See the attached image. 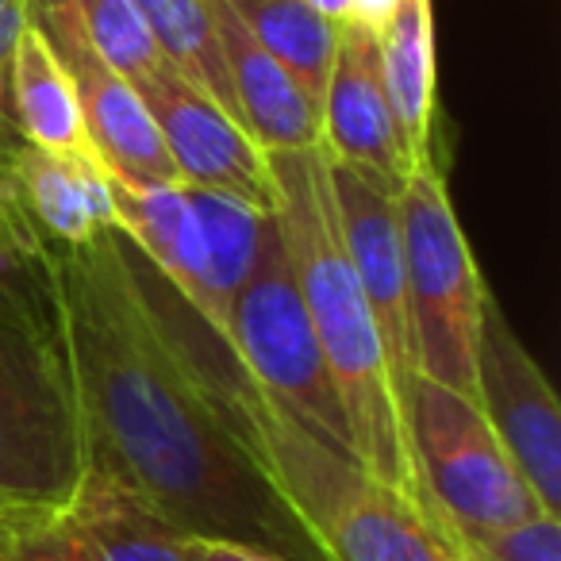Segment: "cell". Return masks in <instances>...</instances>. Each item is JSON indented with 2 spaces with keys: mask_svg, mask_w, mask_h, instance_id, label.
<instances>
[{
  "mask_svg": "<svg viewBox=\"0 0 561 561\" xmlns=\"http://www.w3.org/2000/svg\"><path fill=\"white\" fill-rule=\"evenodd\" d=\"M50 289L101 466L185 535L234 538L285 561H328L254 458L211 366L216 331L119 227L50 247Z\"/></svg>",
  "mask_w": 561,
  "mask_h": 561,
  "instance_id": "obj_1",
  "label": "cell"
},
{
  "mask_svg": "<svg viewBox=\"0 0 561 561\" xmlns=\"http://www.w3.org/2000/svg\"><path fill=\"white\" fill-rule=\"evenodd\" d=\"M265 165L273 181V216L289 250L300 300H305L316 343L328 362L331 385L351 423L354 454L377 481L423 507L389 358H385L366 293L346 257L335 193H331L328 150H277V154H265Z\"/></svg>",
  "mask_w": 561,
  "mask_h": 561,
  "instance_id": "obj_2",
  "label": "cell"
},
{
  "mask_svg": "<svg viewBox=\"0 0 561 561\" xmlns=\"http://www.w3.org/2000/svg\"><path fill=\"white\" fill-rule=\"evenodd\" d=\"M208 354L250 450L323 558L454 561L446 538L420 504L381 484L354 454L323 443L316 431L273 404L219 335H211Z\"/></svg>",
  "mask_w": 561,
  "mask_h": 561,
  "instance_id": "obj_3",
  "label": "cell"
},
{
  "mask_svg": "<svg viewBox=\"0 0 561 561\" xmlns=\"http://www.w3.org/2000/svg\"><path fill=\"white\" fill-rule=\"evenodd\" d=\"M85 427L55 305H0V500L66 504Z\"/></svg>",
  "mask_w": 561,
  "mask_h": 561,
  "instance_id": "obj_4",
  "label": "cell"
},
{
  "mask_svg": "<svg viewBox=\"0 0 561 561\" xmlns=\"http://www.w3.org/2000/svg\"><path fill=\"white\" fill-rule=\"evenodd\" d=\"M397 216L420 377L477 404V339L489 289L435 158H423L408 173Z\"/></svg>",
  "mask_w": 561,
  "mask_h": 561,
  "instance_id": "obj_5",
  "label": "cell"
},
{
  "mask_svg": "<svg viewBox=\"0 0 561 561\" xmlns=\"http://www.w3.org/2000/svg\"><path fill=\"white\" fill-rule=\"evenodd\" d=\"M227 346L273 404L285 408L308 431H316L323 443L354 454L351 423L339 404L328 362H323L312 320L300 300L297 273L280 239L277 216H270L265 224L254 265L231 300Z\"/></svg>",
  "mask_w": 561,
  "mask_h": 561,
  "instance_id": "obj_6",
  "label": "cell"
},
{
  "mask_svg": "<svg viewBox=\"0 0 561 561\" xmlns=\"http://www.w3.org/2000/svg\"><path fill=\"white\" fill-rule=\"evenodd\" d=\"M423 507L446 546L477 530H504L542 512L473 400L415 377L404 408Z\"/></svg>",
  "mask_w": 561,
  "mask_h": 561,
  "instance_id": "obj_7",
  "label": "cell"
},
{
  "mask_svg": "<svg viewBox=\"0 0 561 561\" xmlns=\"http://www.w3.org/2000/svg\"><path fill=\"white\" fill-rule=\"evenodd\" d=\"M27 24L47 39L58 66L73 81L81 124L93 154L116 181L131 185H181L178 165L165 154V142L150 119L142 96L119 78L93 39L85 35L73 0H24Z\"/></svg>",
  "mask_w": 561,
  "mask_h": 561,
  "instance_id": "obj_8",
  "label": "cell"
},
{
  "mask_svg": "<svg viewBox=\"0 0 561 561\" xmlns=\"http://www.w3.org/2000/svg\"><path fill=\"white\" fill-rule=\"evenodd\" d=\"M477 408L542 512L561 515V404L492 293L477 339Z\"/></svg>",
  "mask_w": 561,
  "mask_h": 561,
  "instance_id": "obj_9",
  "label": "cell"
},
{
  "mask_svg": "<svg viewBox=\"0 0 561 561\" xmlns=\"http://www.w3.org/2000/svg\"><path fill=\"white\" fill-rule=\"evenodd\" d=\"M331 193H335L339 227H343L346 257L354 265L366 305L374 312L377 335H381L385 358H389L392 389H397L400 412L408 408L412 385L420 377L415 366V335L412 312H408V277H404V242H400L397 193L351 165L328 154ZM408 423V420H404Z\"/></svg>",
  "mask_w": 561,
  "mask_h": 561,
  "instance_id": "obj_10",
  "label": "cell"
},
{
  "mask_svg": "<svg viewBox=\"0 0 561 561\" xmlns=\"http://www.w3.org/2000/svg\"><path fill=\"white\" fill-rule=\"evenodd\" d=\"M135 93L147 104L165 142V154L178 165L181 185L227 193L234 201L273 211V181L265 154L201 85L162 62L154 73L135 81Z\"/></svg>",
  "mask_w": 561,
  "mask_h": 561,
  "instance_id": "obj_11",
  "label": "cell"
},
{
  "mask_svg": "<svg viewBox=\"0 0 561 561\" xmlns=\"http://www.w3.org/2000/svg\"><path fill=\"white\" fill-rule=\"evenodd\" d=\"M320 147L392 193H400L408 173L420 165L408 154L385 96L377 32L354 20H343L339 27V50L320 96Z\"/></svg>",
  "mask_w": 561,
  "mask_h": 561,
  "instance_id": "obj_12",
  "label": "cell"
},
{
  "mask_svg": "<svg viewBox=\"0 0 561 561\" xmlns=\"http://www.w3.org/2000/svg\"><path fill=\"white\" fill-rule=\"evenodd\" d=\"M0 185L47 247H78L116 227L112 173L93 150H43L0 135Z\"/></svg>",
  "mask_w": 561,
  "mask_h": 561,
  "instance_id": "obj_13",
  "label": "cell"
},
{
  "mask_svg": "<svg viewBox=\"0 0 561 561\" xmlns=\"http://www.w3.org/2000/svg\"><path fill=\"white\" fill-rule=\"evenodd\" d=\"M211 4H216V35L242 131L254 139L262 154L320 147V104L242 27L227 0H211Z\"/></svg>",
  "mask_w": 561,
  "mask_h": 561,
  "instance_id": "obj_14",
  "label": "cell"
},
{
  "mask_svg": "<svg viewBox=\"0 0 561 561\" xmlns=\"http://www.w3.org/2000/svg\"><path fill=\"white\" fill-rule=\"evenodd\" d=\"M116 227L147 254V262L185 297V305L224 339L211 297L208 247L188 185H131L112 178Z\"/></svg>",
  "mask_w": 561,
  "mask_h": 561,
  "instance_id": "obj_15",
  "label": "cell"
},
{
  "mask_svg": "<svg viewBox=\"0 0 561 561\" xmlns=\"http://www.w3.org/2000/svg\"><path fill=\"white\" fill-rule=\"evenodd\" d=\"M66 512L101 561H193L185 530L101 466H85Z\"/></svg>",
  "mask_w": 561,
  "mask_h": 561,
  "instance_id": "obj_16",
  "label": "cell"
},
{
  "mask_svg": "<svg viewBox=\"0 0 561 561\" xmlns=\"http://www.w3.org/2000/svg\"><path fill=\"white\" fill-rule=\"evenodd\" d=\"M381 81L392 119L415 162L431 154L435 139V12L431 0H400L377 27Z\"/></svg>",
  "mask_w": 561,
  "mask_h": 561,
  "instance_id": "obj_17",
  "label": "cell"
},
{
  "mask_svg": "<svg viewBox=\"0 0 561 561\" xmlns=\"http://www.w3.org/2000/svg\"><path fill=\"white\" fill-rule=\"evenodd\" d=\"M4 89H12V124L16 135L43 150H93L81 124L78 93L55 50L32 24L20 32L4 66Z\"/></svg>",
  "mask_w": 561,
  "mask_h": 561,
  "instance_id": "obj_18",
  "label": "cell"
},
{
  "mask_svg": "<svg viewBox=\"0 0 561 561\" xmlns=\"http://www.w3.org/2000/svg\"><path fill=\"white\" fill-rule=\"evenodd\" d=\"M227 4L242 20V27L320 104L343 24L320 16L305 0H227Z\"/></svg>",
  "mask_w": 561,
  "mask_h": 561,
  "instance_id": "obj_19",
  "label": "cell"
},
{
  "mask_svg": "<svg viewBox=\"0 0 561 561\" xmlns=\"http://www.w3.org/2000/svg\"><path fill=\"white\" fill-rule=\"evenodd\" d=\"M135 9L147 20L158 55L178 73H185L193 85H201L239 124L231 78H227V62L216 35V4L211 0H135Z\"/></svg>",
  "mask_w": 561,
  "mask_h": 561,
  "instance_id": "obj_20",
  "label": "cell"
},
{
  "mask_svg": "<svg viewBox=\"0 0 561 561\" xmlns=\"http://www.w3.org/2000/svg\"><path fill=\"white\" fill-rule=\"evenodd\" d=\"M188 196H193L196 219H201L204 247H208L211 297H216L219 328H224L227 343V312H231L234 293L242 289V280H247L250 265H254L265 224H270L273 211H262L227 193H208V188L193 185H188Z\"/></svg>",
  "mask_w": 561,
  "mask_h": 561,
  "instance_id": "obj_21",
  "label": "cell"
},
{
  "mask_svg": "<svg viewBox=\"0 0 561 561\" xmlns=\"http://www.w3.org/2000/svg\"><path fill=\"white\" fill-rule=\"evenodd\" d=\"M0 561H101L66 504H9L0 512Z\"/></svg>",
  "mask_w": 561,
  "mask_h": 561,
  "instance_id": "obj_22",
  "label": "cell"
},
{
  "mask_svg": "<svg viewBox=\"0 0 561 561\" xmlns=\"http://www.w3.org/2000/svg\"><path fill=\"white\" fill-rule=\"evenodd\" d=\"M85 35L101 58L135 85L165 62L147 32V20L135 9V0H73Z\"/></svg>",
  "mask_w": 561,
  "mask_h": 561,
  "instance_id": "obj_23",
  "label": "cell"
},
{
  "mask_svg": "<svg viewBox=\"0 0 561 561\" xmlns=\"http://www.w3.org/2000/svg\"><path fill=\"white\" fill-rule=\"evenodd\" d=\"M0 305H55L50 247L0 185Z\"/></svg>",
  "mask_w": 561,
  "mask_h": 561,
  "instance_id": "obj_24",
  "label": "cell"
},
{
  "mask_svg": "<svg viewBox=\"0 0 561 561\" xmlns=\"http://www.w3.org/2000/svg\"><path fill=\"white\" fill-rule=\"evenodd\" d=\"M454 561H561V515L538 512L504 530H477L450 542Z\"/></svg>",
  "mask_w": 561,
  "mask_h": 561,
  "instance_id": "obj_25",
  "label": "cell"
},
{
  "mask_svg": "<svg viewBox=\"0 0 561 561\" xmlns=\"http://www.w3.org/2000/svg\"><path fill=\"white\" fill-rule=\"evenodd\" d=\"M188 558L193 561H285L277 553L262 550V546L234 542V538H208V535H188Z\"/></svg>",
  "mask_w": 561,
  "mask_h": 561,
  "instance_id": "obj_26",
  "label": "cell"
},
{
  "mask_svg": "<svg viewBox=\"0 0 561 561\" xmlns=\"http://www.w3.org/2000/svg\"><path fill=\"white\" fill-rule=\"evenodd\" d=\"M24 27H27L24 0H0V73H4V66H9V55H12V47H16Z\"/></svg>",
  "mask_w": 561,
  "mask_h": 561,
  "instance_id": "obj_27",
  "label": "cell"
},
{
  "mask_svg": "<svg viewBox=\"0 0 561 561\" xmlns=\"http://www.w3.org/2000/svg\"><path fill=\"white\" fill-rule=\"evenodd\" d=\"M400 0H351V20L362 27H381L385 20L392 16V9H397Z\"/></svg>",
  "mask_w": 561,
  "mask_h": 561,
  "instance_id": "obj_28",
  "label": "cell"
},
{
  "mask_svg": "<svg viewBox=\"0 0 561 561\" xmlns=\"http://www.w3.org/2000/svg\"><path fill=\"white\" fill-rule=\"evenodd\" d=\"M305 4H312L320 16L335 20V24H343V20H351V0H305Z\"/></svg>",
  "mask_w": 561,
  "mask_h": 561,
  "instance_id": "obj_29",
  "label": "cell"
},
{
  "mask_svg": "<svg viewBox=\"0 0 561 561\" xmlns=\"http://www.w3.org/2000/svg\"><path fill=\"white\" fill-rule=\"evenodd\" d=\"M0 127H4V73H0Z\"/></svg>",
  "mask_w": 561,
  "mask_h": 561,
  "instance_id": "obj_30",
  "label": "cell"
},
{
  "mask_svg": "<svg viewBox=\"0 0 561 561\" xmlns=\"http://www.w3.org/2000/svg\"><path fill=\"white\" fill-rule=\"evenodd\" d=\"M4 507H9V504H4ZM4 507H0V512H4Z\"/></svg>",
  "mask_w": 561,
  "mask_h": 561,
  "instance_id": "obj_31",
  "label": "cell"
},
{
  "mask_svg": "<svg viewBox=\"0 0 561 561\" xmlns=\"http://www.w3.org/2000/svg\"><path fill=\"white\" fill-rule=\"evenodd\" d=\"M0 507H4V500H0Z\"/></svg>",
  "mask_w": 561,
  "mask_h": 561,
  "instance_id": "obj_32",
  "label": "cell"
}]
</instances>
